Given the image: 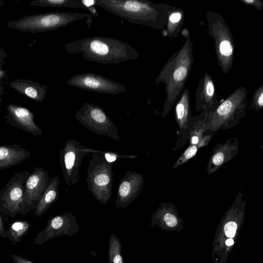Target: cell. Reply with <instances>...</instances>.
I'll list each match as a JSON object with an SVG mask.
<instances>
[{
	"mask_svg": "<svg viewBox=\"0 0 263 263\" xmlns=\"http://www.w3.org/2000/svg\"><path fill=\"white\" fill-rule=\"evenodd\" d=\"M64 47L70 54L81 53L86 60L104 64L119 63L140 56L128 43L107 36L88 37L65 44Z\"/></svg>",
	"mask_w": 263,
	"mask_h": 263,
	"instance_id": "cell-1",
	"label": "cell"
},
{
	"mask_svg": "<svg viewBox=\"0 0 263 263\" xmlns=\"http://www.w3.org/2000/svg\"><path fill=\"white\" fill-rule=\"evenodd\" d=\"M193 45L190 37L182 47L173 53L156 79L155 83L165 85L166 98L163 107V118L168 115L183 90L193 63Z\"/></svg>",
	"mask_w": 263,
	"mask_h": 263,
	"instance_id": "cell-2",
	"label": "cell"
},
{
	"mask_svg": "<svg viewBox=\"0 0 263 263\" xmlns=\"http://www.w3.org/2000/svg\"><path fill=\"white\" fill-rule=\"evenodd\" d=\"M95 6L132 24L163 29L172 6L143 0H95Z\"/></svg>",
	"mask_w": 263,
	"mask_h": 263,
	"instance_id": "cell-3",
	"label": "cell"
},
{
	"mask_svg": "<svg viewBox=\"0 0 263 263\" xmlns=\"http://www.w3.org/2000/svg\"><path fill=\"white\" fill-rule=\"evenodd\" d=\"M246 200L244 193L239 192L232 205L225 212L218 228L213 241V255L218 256V263H225L235 239L243 223Z\"/></svg>",
	"mask_w": 263,
	"mask_h": 263,
	"instance_id": "cell-4",
	"label": "cell"
},
{
	"mask_svg": "<svg viewBox=\"0 0 263 263\" xmlns=\"http://www.w3.org/2000/svg\"><path fill=\"white\" fill-rule=\"evenodd\" d=\"M83 18L90 28L93 18L90 14L69 12H53L23 16L8 22L7 26L21 31L39 33L57 30Z\"/></svg>",
	"mask_w": 263,
	"mask_h": 263,
	"instance_id": "cell-5",
	"label": "cell"
},
{
	"mask_svg": "<svg viewBox=\"0 0 263 263\" xmlns=\"http://www.w3.org/2000/svg\"><path fill=\"white\" fill-rule=\"evenodd\" d=\"M247 94V89L240 86L209 112L207 124L209 129L215 133L218 130H228L236 126L246 115Z\"/></svg>",
	"mask_w": 263,
	"mask_h": 263,
	"instance_id": "cell-6",
	"label": "cell"
},
{
	"mask_svg": "<svg viewBox=\"0 0 263 263\" xmlns=\"http://www.w3.org/2000/svg\"><path fill=\"white\" fill-rule=\"evenodd\" d=\"M208 30L214 42L218 64L225 74L231 69L234 59L235 44L229 27L223 17L215 12L206 14Z\"/></svg>",
	"mask_w": 263,
	"mask_h": 263,
	"instance_id": "cell-7",
	"label": "cell"
},
{
	"mask_svg": "<svg viewBox=\"0 0 263 263\" xmlns=\"http://www.w3.org/2000/svg\"><path fill=\"white\" fill-rule=\"evenodd\" d=\"M114 163L107 162L101 155L92 153L87 170V187L96 200L103 205L111 196Z\"/></svg>",
	"mask_w": 263,
	"mask_h": 263,
	"instance_id": "cell-8",
	"label": "cell"
},
{
	"mask_svg": "<svg viewBox=\"0 0 263 263\" xmlns=\"http://www.w3.org/2000/svg\"><path fill=\"white\" fill-rule=\"evenodd\" d=\"M30 173L23 171L15 174L0 190V211L3 215L13 218L28 213L25 201V184Z\"/></svg>",
	"mask_w": 263,
	"mask_h": 263,
	"instance_id": "cell-9",
	"label": "cell"
},
{
	"mask_svg": "<svg viewBox=\"0 0 263 263\" xmlns=\"http://www.w3.org/2000/svg\"><path fill=\"white\" fill-rule=\"evenodd\" d=\"M76 117L95 134L121 140L117 125L100 106L85 102L77 112Z\"/></svg>",
	"mask_w": 263,
	"mask_h": 263,
	"instance_id": "cell-10",
	"label": "cell"
},
{
	"mask_svg": "<svg viewBox=\"0 0 263 263\" xmlns=\"http://www.w3.org/2000/svg\"><path fill=\"white\" fill-rule=\"evenodd\" d=\"M91 148H87L74 139H67L63 148L59 149L60 162L63 178L68 186L77 184L79 181V168L84 157L89 155Z\"/></svg>",
	"mask_w": 263,
	"mask_h": 263,
	"instance_id": "cell-11",
	"label": "cell"
},
{
	"mask_svg": "<svg viewBox=\"0 0 263 263\" xmlns=\"http://www.w3.org/2000/svg\"><path fill=\"white\" fill-rule=\"evenodd\" d=\"M209 112L202 111L198 116H192L189 127V145L174 164L173 169L187 162L195 156L199 149L206 146L212 139L214 133L209 129L208 126Z\"/></svg>",
	"mask_w": 263,
	"mask_h": 263,
	"instance_id": "cell-12",
	"label": "cell"
},
{
	"mask_svg": "<svg viewBox=\"0 0 263 263\" xmlns=\"http://www.w3.org/2000/svg\"><path fill=\"white\" fill-rule=\"evenodd\" d=\"M67 83L79 89L107 95H117L126 91L124 85L92 72L74 75Z\"/></svg>",
	"mask_w": 263,
	"mask_h": 263,
	"instance_id": "cell-13",
	"label": "cell"
},
{
	"mask_svg": "<svg viewBox=\"0 0 263 263\" xmlns=\"http://www.w3.org/2000/svg\"><path fill=\"white\" fill-rule=\"evenodd\" d=\"M79 227L76 218L71 212L52 216L45 228L36 235L34 243L41 245L56 237L72 236L79 230Z\"/></svg>",
	"mask_w": 263,
	"mask_h": 263,
	"instance_id": "cell-14",
	"label": "cell"
},
{
	"mask_svg": "<svg viewBox=\"0 0 263 263\" xmlns=\"http://www.w3.org/2000/svg\"><path fill=\"white\" fill-rule=\"evenodd\" d=\"M175 118L178 126L177 140L174 151H178L188 141L190 123L192 117L190 105V91L183 90L175 103Z\"/></svg>",
	"mask_w": 263,
	"mask_h": 263,
	"instance_id": "cell-15",
	"label": "cell"
},
{
	"mask_svg": "<svg viewBox=\"0 0 263 263\" xmlns=\"http://www.w3.org/2000/svg\"><path fill=\"white\" fill-rule=\"evenodd\" d=\"M50 178L48 172L42 167L34 168L25 184V201L28 213L34 211Z\"/></svg>",
	"mask_w": 263,
	"mask_h": 263,
	"instance_id": "cell-16",
	"label": "cell"
},
{
	"mask_svg": "<svg viewBox=\"0 0 263 263\" xmlns=\"http://www.w3.org/2000/svg\"><path fill=\"white\" fill-rule=\"evenodd\" d=\"M144 175L127 171L118 185L115 205L117 208L129 205L139 196L144 184Z\"/></svg>",
	"mask_w": 263,
	"mask_h": 263,
	"instance_id": "cell-17",
	"label": "cell"
},
{
	"mask_svg": "<svg viewBox=\"0 0 263 263\" xmlns=\"http://www.w3.org/2000/svg\"><path fill=\"white\" fill-rule=\"evenodd\" d=\"M5 118L11 126L35 136L42 135V129L34 121V114L28 108L14 104L7 106Z\"/></svg>",
	"mask_w": 263,
	"mask_h": 263,
	"instance_id": "cell-18",
	"label": "cell"
},
{
	"mask_svg": "<svg viewBox=\"0 0 263 263\" xmlns=\"http://www.w3.org/2000/svg\"><path fill=\"white\" fill-rule=\"evenodd\" d=\"M239 151V140L231 137L224 143H217L215 145L206 167V171L211 175L234 158Z\"/></svg>",
	"mask_w": 263,
	"mask_h": 263,
	"instance_id": "cell-19",
	"label": "cell"
},
{
	"mask_svg": "<svg viewBox=\"0 0 263 263\" xmlns=\"http://www.w3.org/2000/svg\"><path fill=\"white\" fill-rule=\"evenodd\" d=\"M215 83L206 72L200 80L196 93L195 109L197 111L211 112L219 104Z\"/></svg>",
	"mask_w": 263,
	"mask_h": 263,
	"instance_id": "cell-20",
	"label": "cell"
},
{
	"mask_svg": "<svg viewBox=\"0 0 263 263\" xmlns=\"http://www.w3.org/2000/svg\"><path fill=\"white\" fill-rule=\"evenodd\" d=\"M152 227H158L163 230H180L182 220L179 216L176 205L171 202L160 203L152 216Z\"/></svg>",
	"mask_w": 263,
	"mask_h": 263,
	"instance_id": "cell-21",
	"label": "cell"
},
{
	"mask_svg": "<svg viewBox=\"0 0 263 263\" xmlns=\"http://www.w3.org/2000/svg\"><path fill=\"white\" fill-rule=\"evenodd\" d=\"M9 85L18 92L39 102L45 98L47 92V86L29 79H16Z\"/></svg>",
	"mask_w": 263,
	"mask_h": 263,
	"instance_id": "cell-22",
	"label": "cell"
},
{
	"mask_svg": "<svg viewBox=\"0 0 263 263\" xmlns=\"http://www.w3.org/2000/svg\"><path fill=\"white\" fill-rule=\"evenodd\" d=\"M30 155V152L18 144L0 145V170L16 165Z\"/></svg>",
	"mask_w": 263,
	"mask_h": 263,
	"instance_id": "cell-23",
	"label": "cell"
},
{
	"mask_svg": "<svg viewBox=\"0 0 263 263\" xmlns=\"http://www.w3.org/2000/svg\"><path fill=\"white\" fill-rule=\"evenodd\" d=\"M60 179L56 176L50 178L49 183L40 198L34 214L41 217L57 201L59 194Z\"/></svg>",
	"mask_w": 263,
	"mask_h": 263,
	"instance_id": "cell-24",
	"label": "cell"
},
{
	"mask_svg": "<svg viewBox=\"0 0 263 263\" xmlns=\"http://www.w3.org/2000/svg\"><path fill=\"white\" fill-rule=\"evenodd\" d=\"M184 20V11L180 8L173 7L168 11L165 29L162 34L168 37H175L181 30Z\"/></svg>",
	"mask_w": 263,
	"mask_h": 263,
	"instance_id": "cell-25",
	"label": "cell"
},
{
	"mask_svg": "<svg viewBox=\"0 0 263 263\" xmlns=\"http://www.w3.org/2000/svg\"><path fill=\"white\" fill-rule=\"evenodd\" d=\"M29 5L33 6L71 8H83L86 7L83 0H35L31 2Z\"/></svg>",
	"mask_w": 263,
	"mask_h": 263,
	"instance_id": "cell-26",
	"label": "cell"
},
{
	"mask_svg": "<svg viewBox=\"0 0 263 263\" xmlns=\"http://www.w3.org/2000/svg\"><path fill=\"white\" fill-rule=\"evenodd\" d=\"M30 225L26 220L15 221L11 224L7 230L8 239L14 243L21 241L23 237L28 231Z\"/></svg>",
	"mask_w": 263,
	"mask_h": 263,
	"instance_id": "cell-27",
	"label": "cell"
},
{
	"mask_svg": "<svg viewBox=\"0 0 263 263\" xmlns=\"http://www.w3.org/2000/svg\"><path fill=\"white\" fill-rule=\"evenodd\" d=\"M109 263H123L121 244L119 238L111 233L109 238Z\"/></svg>",
	"mask_w": 263,
	"mask_h": 263,
	"instance_id": "cell-28",
	"label": "cell"
},
{
	"mask_svg": "<svg viewBox=\"0 0 263 263\" xmlns=\"http://www.w3.org/2000/svg\"><path fill=\"white\" fill-rule=\"evenodd\" d=\"M91 153H96L100 155H102L105 160L109 162H115V161L119 158H126V159H133L136 158L138 156L134 155H120L116 153L113 152H106V151H101L100 150L95 149L91 148Z\"/></svg>",
	"mask_w": 263,
	"mask_h": 263,
	"instance_id": "cell-29",
	"label": "cell"
},
{
	"mask_svg": "<svg viewBox=\"0 0 263 263\" xmlns=\"http://www.w3.org/2000/svg\"><path fill=\"white\" fill-rule=\"evenodd\" d=\"M263 107V85L259 86L253 93L249 108L258 111Z\"/></svg>",
	"mask_w": 263,
	"mask_h": 263,
	"instance_id": "cell-30",
	"label": "cell"
},
{
	"mask_svg": "<svg viewBox=\"0 0 263 263\" xmlns=\"http://www.w3.org/2000/svg\"><path fill=\"white\" fill-rule=\"evenodd\" d=\"M245 5L252 6L257 10H260L263 7V2L260 0H240Z\"/></svg>",
	"mask_w": 263,
	"mask_h": 263,
	"instance_id": "cell-31",
	"label": "cell"
},
{
	"mask_svg": "<svg viewBox=\"0 0 263 263\" xmlns=\"http://www.w3.org/2000/svg\"><path fill=\"white\" fill-rule=\"evenodd\" d=\"M0 236L3 238H8V235L7 230L5 229L4 221L2 217V213L0 211Z\"/></svg>",
	"mask_w": 263,
	"mask_h": 263,
	"instance_id": "cell-32",
	"label": "cell"
},
{
	"mask_svg": "<svg viewBox=\"0 0 263 263\" xmlns=\"http://www.w3.org/2000/svg\"><path fill=\"white\" fill-rule=\"evenodd\" d=\"M11 258L15 263H33L28 259L17 254H12Z\"/></svg>",
	"mask_w": 263,
	"mask_h": 263,
	"instance_id": "cell-33",
	"label": "cell"
},
{
	"mask_svg": "<svg viewBox=\"0 0 263 263\" xmlns=\"http://www.w3.org/2000/svg\"><path fill=\"white\" fill-rule=\"evenodd\" d=\"M7 73L3 67V64H0V83L7 79Z\"/></svg>",
	"mask_w": 263,
	"mask_h": 263,
	"instance_id": "cell-34",
	"label": "cell"
},
{
	"mask_svg": "<svg viewBox=\"0 0 263 263\" xmlns=\"http://www.w3.org/2000/svg\"><path fill=\"white\" fill-rule=\"evenodd\" d=\"M8 58L7 53L0 47V64H4L6 59Z\"/></svg>",
	"mask_w": 263,
	"mask_h": 263,
	"instance_id": "cell-35",
	"label": "cell"
},
{
	"mask_svg": "<svg viewBox=\"0 0 263 263\" xmlns=\"http://www.w3.org/2000/svg\"><path fill=\"white\" fill-rule=\"evenodd\" d=\"M181 33V34L184 37H185V39H187V37H190L189 31L186 28H184L183 29H182Z\"/></svg>",
	"mask_w": 263,
	"mask_h": 263,
	"instance_id": "cell-36",
	"label": "cell"
},
{
	"mask_svg": "<svg viewBox=\"0 0 263 263\" xmlns=\"http://www.w3.org/2000/svg\"><path fill=\"white\" fill-rule=\"evenodd\" d=\"M4 93V86L2 83H0V103L2 101Z\"/></svg>",
	"mask_w": 263,
	"mask_h": 263,
	"instance_id": "cell-37",
	"label": "cell"
}]
</instances>
